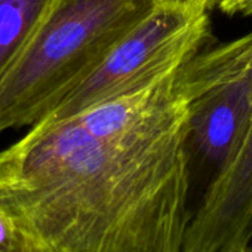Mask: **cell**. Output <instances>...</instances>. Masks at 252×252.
<instances>
[{
  "mask_svg": "<svg viewBox=\"0 0 252 252\" xmlns=\"http://www.w3.org/2000/svg\"><path fill=\"white\" fill-rule=\"evenodd\" d=\"M177 73L40 120L0 152V203L43 252H184L191 205Z\"/></svg>",
  "mask_w": 252,
  "mask_h": 252,
  "instance_id": "obj_1",
  "label": "cell"
},
{
  "mask_svg": "<svg viewBox=\"0 0 252 252\" xmlns=\"http://www.w3.org/2000/svg\"><path fill=\"white\" fill-rule=\"evenodd\" d=\"M156 0H46L0 74V134L45 119Z\"/></svg>",
  "mask_w": 252,
  "mask_h": 252,
  "instance_id": "obj_2",
  "label": "cell"
},
{
  "mask_svg": "<svg viewBox=\"0 0 252 252\" xmlns=\"http://www.w3.org/2000/svg\"><path fill=\"white\" fill-rule=\"evenodd\" d=\"M208 8L156 2L42 120H58L134 94L177 71L208 37Z\"/></svg>",
  "mask_w": 252,
  "mask_h": 252,
  "instance_id": "obj_3",
  "label": "cell"
},
{
  "mask_svg": "<svg viewBox=\"0 0 252 252\" xmlns=\"http://www.w3.org/2000/svg\"><path fill=\"white\" fill-rule=\"evenodd\" d=\"M187 101L186 153L191 214L203 193L228 165L252 120V79L190 80L177 73Z\"/></svg>",
  "mask_w": 252,
  "mask_h": 252,
  "instance_id": "obj_4",
  "label": "cell"
},
{
  "mask_svg": "<svg viewBox=\"0 0 252 252\" xmlns=\"http://www.w3.org/2000/svg\"><path fill=\"white\" fill-rule=\"evenodd\" d=\"M252 242V120L234 156L196 205L184 252H246Z\"/></svg>",
  "mask_w": 252,
  "mask_h": 252,
  "instance_id": "obj_5",
  "label": "cell"
},
{
  "mask_svg": "<svg viewBox=\"0 0 252 252\" xmlns=\"http://www.w3.org/2000/svg\"><path fill=\"white\" fill-rule=\"evenodd\" d=\"M46 0H0V74L21 49Z\"/></svg>",
  "mask_w": 252,
  "mask_h": 252,
  "instance_id": "obj_6",
  "label": "cell"
},
{
  "mask_svg": "<svg viewBox=\"0 0 252 252\" xmlns=\"http://www.w3.org/2000/svg\"><path fill=\"white\" fill-rule=\"evenodd\" d=\"M0 252H43L20 221L0 203Z\"/></svg>",
  "mask_w": 252,
  "mask_h": 252,
  "instance_id": "obj_7",
  "label": "cell"
},
{
  "mask_svg": "<svg viewBox=\"0 0 252 252\" xmlns=\"http://www.w3.org/2000/svg\"><path fill=\"white\" fill-rule=\"evenodd\" d=\"M227 15L252 17V0H220L215 5Z\"/></svg>",
  "mask_w": 252,
  "mask_h": 252,
  "instance_id": "obj_8",
  "label": "cell"
},
{
  "mask_svg": "<svg viewBox=\"0 0 252 252\" xmlns=\"http://www.w3.org/2000/svg\"><path fill=\"white\" fill-rule=\"evenodd\" d=\"M156 2L180 6H205L208 9L211 8V0H156Z\"/></svg>",
  "mask_w": 252,
  "mask_h": 252,
  "instance_id": "obj_9",
  "label": "cell"
},
{
  "mask_svg": "<svg viewBox=\"0 0 252 252\" xmlns=\"http://www.w3.org/2000/svg\"><path fill=\"white\" fill-rule=\"evenodd\" d=\"M218 2H220V0H211V6H215Z\"/></svg>",
  "mask_w": 252,
  "mask_h": 252,
  "instance_id": "obj_10",
  "label": "cell"
},
{
  "mask_svg": "<svg viewBox=\"0 0 252 252\" xmlns=\"http://www.w3.org/2000/svg\"><path fill=\"white\" fill-rule=\"evenodd\" d=\"M249 251H252V242H251V245H249Z\"/></svg>",
  "mask_w": 252,
  "mask_h": 252,
  "instance_id": "obj_11",
  "label": "cell"
},
{
  "mask_svg": "<svg viewBox=\"0 0 252 252\" xmlns=\"http://www.w3.org/2000/svg\"><path fill=\"white\" fill-rule=\"evenodd\" d=\"M246 252H252V251H249V249H248V251H246Z\"/></svg>",
  "mask_w": 252,
  "mask_h": 252,
  "instance_id": "obj_12",
  "label": "cell"
}]
</instances>
